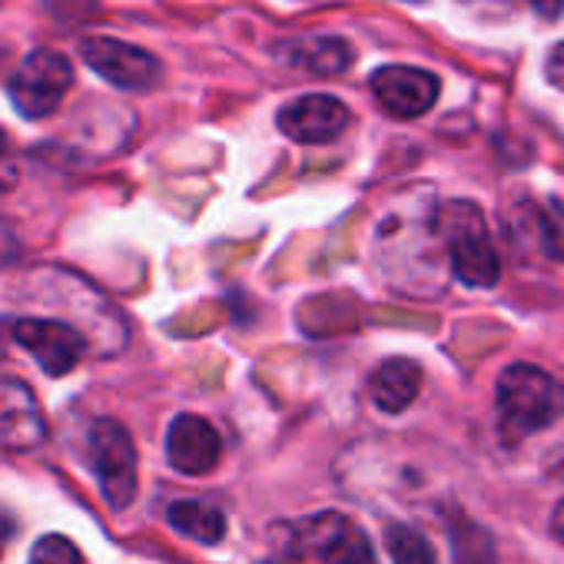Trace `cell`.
<instances>
[{
	"label": "cell",
	"instance_id": "1",
	"mask_svg": "<svg viewBox=\"0 0 564 564\" xmlns=\"http://www.w3.org/2000/svg\"><path fill=\"white\" fill-rule=\"evenodd\" d=\"M564 412V386L538 366H508L498 379V425L508 438L534 435Z\"/></svg>",
	"mask_w": 564,
	"mask_h": 564
},
{
	"label": "cell",
	"instance_id": "2",
	"mask_svg": "<svg viewBox=\"0 0 564 564\" xmlns=\"http://www.w3.org/2000/svg\"><path fill=\"white\" fill-rule=\"evenodd\" d=\"M435 232L442 236L455 275L465 286L488 290L498 282V256L488 239L481 209L475 203H448L435 219Z\"/></svg>",
	"mask_w": 564,
	"mask_h": 564
},
{
	"label": "cell",
	"instance_id": "3",
	"mask_svg": "<svg viewBox=\"0 0 564 564\" xmlns=\"http://www.w3.org/2000/svg\"><path fill=\"white\" fill-rule=\"evenodd\" d=\"M282 531H290L279 538L286 554H296V557L316 554V557H323V564H379L366 531L336 511L313 514L306 521H293Z\"/></svg>",
	"mask_w": 564,
	"mask_h": 564
},
{
	"label": "cell",
	"instance_id": "4",
	"mask_svg": "<svg viewBox=\"0 0 564 564\" xmlns=\"http://www.w3.org/2000/svg\"><path fill=\"white\" fill-rule=\"evenodd\" d=\"M87 452L107 505L113 511L130 508L137 495V448L130 432L113 419H97L87 438Z\"/></svg>",
	"mask_w": 564,
	"mask_h": 564
},
{
	"label": "cell",
	"instance_id": "5",
	"mask_svg": "<svg viewBox=\"0 0 564 564\" xmlns=\"http://www.w3.org/2000/svg\"><path fill=\"white\" fill-rule=\"evenodd\" d=\"M74 87V67L57 51H34L11 77V104L21 117H51Z\"/></svg>",
	"mask_w": 564,
	"mask_h": 564
},
{
	"label": "cell",
	"instance_id": "6",
	"mask_svg": "<svg viewBox=\"0 0 564 564\" xmlns=\"http://www.w3.org/2000/svg\"><path fill=\"white\" fill-rule=\"evenodd\" d=\"M80 57L90 70H97L120 90H150L163 74L160 61L150 51L113 37H87L80 44Z\"/></svg>",
	"mask_w": 564,
	"mask_h": 564
},
{
	"label": "cell",
	"instance_id": "7",
	"mask_svg": "<svg viewBox=\"0 0 564 564\" xmlns=\"http://www.w3.org/2000/svg\"><path fill=\"white\" fill-rule=\"evenodd\" d=\"M14 343L24 346L34 362L47 376H67L80 359H84V336L67 326V323H51V319H21L14 326Z\"/></svg>",
	"mask_w": 564,
	"mask_h": 564
},
{
	"label": "cell",
	"instance_id": "8",
	"mask_svg": "<svg viewBox=\"0 0 564 564\" xmlns=\"http://www.w3.org/2000/svg\"><path fill=\"white\" fill-rule=\"evenodd\" d=\"M372 94L386 113L412 120L435 107L438 100V77L415 67H382L372 77Z\"/></svg>",
	"mask_w": 564,
	"mask_h": 564
},
{
	"label": "cell",
	"instance_id": "9",
	"mask_svg": "<svg viewBox=\"0 0 564 564\" xmlns=\"http://www.w3.org/2000/svg\"><path fill=\"white\" fill-rule=\"evenodd\" d=\"M47 422L34 392L18 379H0V448L31 452L44 442Z\"/></svg>",
	"mask_w": 564,
	"mask_h": 564
},
{
	"label": "cell",
	"instance_id": "10",
	"mask_svg": "<svg viewBox=\"0 0 564 564\" xmlns=\"http://www.w3.org/2000/svg\"><path fill=\"white\" fill-rule=\"evenodd\" d=\"M349 127V110L329 94H310L279 110V130L296 143H329Z\"/></svg>",
	"mask_w": 564,
	"mask_h": 564
},
{
	"label": "cell",
	"instance_id": "11",
	"mask_svg": "<svg viewBox=\"0 0 564 564\" xmlns=\"http://www.w3.org/2000/svg\"><path fill=\"white\" fill-rule=\"evenodd\" d=\"M219 432L203 415H180L166 432L170 465L183 475H206L219 462Z\"/></svg>",
	"mask_w": 564,
	"mask_h": 564
},
{
	"label": "cell",
	"instance_id": "12",
	"mask_svg": "<svg viewBox=\"0 0 564 564\" xmlns=\"http://www.w3.org/2000/svg\"><path fill=\"white\" fill-rule=\"evenodd\" d=\"M369 389H372V399L382 412H392V415L405 412L422 389V369L412 359H386L372 372Z\"/></svg>",
	"mask_w": 564,
	"mask_h": 564
},
{
	"label": "cell",
	"instance_id": "13",
	"mask_svg": "<svg viewBox=\"0 0 564 564\" xmlns=\"http://www.w3.org/2000/svg\"><path fill=\"white\" fill-rule=\"evenodd\" d=\"M286 57L319 77H336L352 64V47L339 37H310V41H293L286 47Z\"/></svg>",
	"mask_w": 564,
	"mask_h": 564
},
{
	"label": "cell",
	"instance_id": "14",
	"mask_svg": "<svg viewBox=\"0 0 564 564\" xmlns=\"http://www.w3.org/2000/svg\"><path fill=\"white\" fill-rule=\"evenodd\" d=\"M170 524L203 544H216L226 534V514L206 498H183L170 508Z\"/></svg>",
	"mask_w": 564,
	"mask_h": 564
},
{
	"label": "cell",
	"instance_id": "15",
	"mask_svg": "<svg viewBox=\"0 0 564 564\" xmlns=\"http://www.w3.org/2000/svg\"><path fill=\"white\" fill-rule=\"evenodd\" d=\"M386 547L395 564H435V547L429 544L425 534H419L409 524H389Z\"/></svg>",
	"mask_w": 564,
	"mask_h": 564
},
{
	"label": "cell",
	"instance_id": "16",
	"mask_svg": "<svg viewBox=\"0 0 564 564\" xmlns=\"http://www.w3.org/2000/svg\"><path fill=\"white\" fill-rule=\"evenodd\" d=\"M31 564H84V554L77 551V544L64 534H47L34 544L31 551Z\"/></svg>",
	"mask_w": 564,
	"mask_h": 564
},
{
	"label": "cell",
	"instance_id": "17",
	"mask_svg": "<svg viewBox=\"0 0 564 564\" xmlns=\"http://www.w3.org/2000/svg\"><path fill=\"white\" fill-rule=\"evenodd\" d=\"M47 11L61 21H80L94 11L97 0H44Z\"/></svg>",
	"mask_w": 564,
	"mask_h": 564
},
{
	"label": "cell",
	"instance_id": "18",
	"mask_svg": "<svg viewBox=\"0 0 564 564\" xmlns=\"http://www.w3.org/2000/svg\"><path fill=\"white\" fill-rule=\"evenodd\" d=\"M547 80H551L557 90H564V41L547 54Z\"/></svg>",
	"mask_w": 564,
	"mask_h": 564
},
{
	"label": "cell",
	"instance_id": "19",
	"mask_svg": "<svg viewBox=\"0 0 564 564\" xmlns=\"http://www.w3.org/2000/svg\"><path fill=\"white\" fill-rule=\"evenodd\" d=\"M14 528H18V524H14V518H11L4 508H0V554H4V547L11 544V538H14Z\"/></svg>",
	"mask_w": 564,
	"mask_h": 564
},
{
	"label": "cell",
	"instance_id": "20",
	"mask_svg": "<svg viewBox=\"0 0 564 564\" xmlns=\"http://www.w3.org/2000/svg\"><path fill=\"white\" fill-rule=\"evenodd\" d=\"M531 4L541 18H561L564 14V0H531Z\"/></svg>",
	"mask_w": 564,
	"mask_h": 564
},
{
	"label": "cell",
	"instance_id": "21",
	"mask_svg": "<svg viewBox=\"0 0 564 564\" xmlns=\"http://www.w3.org/2000/svg\"><path fill=\"white\" fill-rule=\"evenodd\" d=\"M14 256V236L8 232V226H0V262H8Z\"/></svg>",
	"mask_w": 564,
	"mask_h": 564
},
{
	"label": "cell",
	"instance_id": "22",
	"mask_svg": "<svg viewBox=\"0 0 564 564\" xmlns=\"http://www.w3.org/2000/svg\"><path fill=\"white\" fill-rule=\"evenodd\" d=\"M551 534L564 544V501L557 505V511H554V518H551Z\"/></svg>",
	"mask_w": 564,
	"mask_h": 564
},
{
	"label": "cell",
	"instance_id": "23",
	"mask_svg": "<svg viewBox=\"0 0 564 564\" xmlns=\"http://www.w3.org/2000/svg\"><path fill=\"white\" fill-rule=\"evenodd\" d=\"M0 359H4V333H0Z\"/></svg>",
	"mask_w": 564,
	"mask_h": 564
}]
</instances>
